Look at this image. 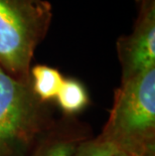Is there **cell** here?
<instances>
[{"mask_svg": "<svg viewBox=\"0 0 155 156\" xmlns=\"http://www.w3.org/2000/svg\"><path fill=\"white\" fill-rule=\"evenodd\" d=\"M55 101L65 116L75 117L88 107L90 97L83 83L68 78L64 79Z\"/></svg>", "mask_w": 155, "mask_h": 156, "instance_id": "7", "label": "cell"}, {"mask_svg": "<svg viewBox=\"0 0 155 156\" xmlns=\"http://www.w3.org/2000/svg\"><path fill=\"white\" fill-rule=\"evenodd\" d=\"M113 156H155V151L146 152V153H140V154H138V153H128V152L118 151Z\"/></svg>", "mask_w": 155, "mask_h": 156, "instance_id": "9", "label": "cell"}, {"mask_svg": "<svg viewBox=\"0 0 155 156\" xmlns=\"http://www.w3.org/2000/svg\"><path fill=\"white\" fill-rule=\"evenodd\" d=\"M52 122L48 104L35 97L30 82L13 79L0 67V156H28Z\"/></svg>", "mask_w": 155, "mask_h": 156, "instance_id": "3", "label": "cell"}, {"mask_svg": "<svg viewBox=\"0 0 155 156\" xmlns=\"http://www.w3.org/2000/svg\"><path fill=\"white\" fill-rule=\"evenodd\" d=\"M29 76L31 90L39 101L45 104L55 101L65 79L57 69L36 65L30 69Z\"/></svg>", "mask_w": 155, "mask_h": 156, "instance_id": "6", "label": "cell"}, {"mask_svg": "<svg viewBox=\"0 0 155 156\" xmlns=\"http://www.w3.org/2000/svg\"><path fill=\"white\" fill-rule=\"evenodd\" d=\"M51 16L47 0H0V67L6 74L30 82L34 51L48 34Z\"/></svg>", "mask_w": 155, "mask_h": 156, "instance_id": "2", "label": "cell"}, {"mask_svg": "<svg viewBox=\"0 0 155 156\" xmlns=\"http://www.w3.org/2000/svg\"><path fill=\"white\" fill-rule=\"evenodd\" d=\"M117 52L122 68L121 82L155 68L154 0L144 3L133 31L118 39Z\"/></svg>", "mask_w": 155, "mask_h": 156, "instance_id": "4", "label": "cell"}, {"mask_svg": "<svg viewBox=\"0 0 155 156\" xmlns=\"http://www.w3.org/2000/svg\"><path fill=\"white\" fill-rule=\"evenodd\" d=\"M99 136L118 151H155V68L121 82Z\"/></svg>", "mask_w": 155, "mask_h": 156, "instance_id": "1", "label": "cell"}, {"mask_svg": "<svg viewBox=\"0 0 155 156\" xmlns=\"http://www.w3.org/2000/svg\"><path fill=\"white\" fill-rule=\"evenodd\" d=\"M117 148L100 136L90 138L80 145L74 156H113Z\"/></svg>", "mask_w": 155, "mask_h": 156, "instance_id": "8", "label": "cell"}, {"mask_svg": "<svg viewBox=\"0 0 155 156\" xmlns=\"http://www.w3.org/2000/svg\"><path fill=\"white\" fill-rule=\"evenodd\" d=\"M90 138L88 124L76 117L64 116L48 126L28 156H74L80 145Z\"/></svg>", "mask_w": 155, "mask_h": 156, "instance_id": "5", "label": "cell"}]
</instances>
